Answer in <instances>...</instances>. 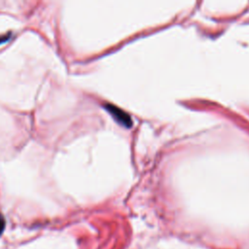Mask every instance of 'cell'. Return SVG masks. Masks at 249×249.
Instances as JSON below:
<instances>
[{
  "label": "cell",
  "instance_id": "6da1fadb",
  "mask_svg": "<svg viewBox=\"0 0 249 249\" xmlns=\"http://www.w3.org/2000/svg\"><path fill=\"white\" fill-rule=\"evenodd\" d=\"M105 109L112 115V117L122 125H125L126 127L131 126L132 121L130 116L125 113L124 110H122L119 107H116L115 105L112 104H105Z\"/></svg>",
  "mask_w": 249,
  "mask_h": 249
},
{
  "label": "cell",
  "instance_id": "3957f363",
  "mask_svg": "<svg viewBox=\"0 0 249 249\" xmlns=\"http://www.w3.org/2000/svg\"><path fill=\"white\" fill-rule=\"evenodd\" d=\"M10 37H11V33L5 34V35H3V36H0V44H3V43H5L6 41H8V40L10 39Z\"/></svg>",
  "mask_w": 249,
  "mask_h": 249
},
{
  "label": "cell",
  "instance_id": "7a4b0ae2",
  "mask_svg": "<svg viewBox=\"0 0 249 249\" xmlns=\"http://www.w3.org/2000/svg\"><path fill=\"white\" fill-rule=\"evenodd\" d=\"M5 229V219L2 214H0V234L3 232Z\"/></svg>",
  "mask_w": 249,
  "mask_h": 249
}]
</instances>
